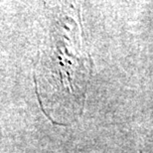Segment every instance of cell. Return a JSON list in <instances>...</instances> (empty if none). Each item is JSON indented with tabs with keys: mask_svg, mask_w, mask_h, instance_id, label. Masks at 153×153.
I'll list each match as a JSON object with an SVG mask.
<instances>
[{
	"mask_svg": "<svg viewBox=\"0 0 153 153\" xmlns=\"http://www.w3.org/2000/svg\"><path fill=\"white\" fill-rule=\"evenodd\" d=\"M59 17L35 70L39 102L44 114L58 124H68L82 112L93 62L85 51L81 19Z\"/></svg>",
	"mask_w": 153,
	"mask_h": 153,
	"instance_id": "1",
	"label": "cell"
}]
</instances>
